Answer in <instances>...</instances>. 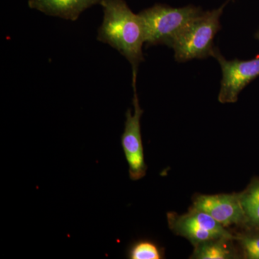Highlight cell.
Masks as SVG:
<instances>
[{
	"instance_id": "1",
	"label": "cell",
	"mask_w": 259,
	"mask_h": 259,
	"mask_svg": "<svg viewBox=\"0 0 259 259\" xmlns=\"http://www.w3.org/2000/svg\"><path fill=\"white\" fill-rule=\"evenodd\" d=\"M100 5L104 18L97 40L108 44L129 61L135 84L139 65L144 61L142 49L146 34L142 19L135 14L125 0H103Z\"/></svg>"
},
{
	"instance_id": "2",
	"label": "cell",
	"mask_w": 259,
	"mask_h": 259,
	"mask_svg": "<svg viewBox=\"0 0 259 259\" xmlns=\"http://www.w3.org/2000/svg\"><path fill=\"white\" fill-rule=\"evenodd\" d=\"M203 13L199 8L186 6L175 8L156 4L139 13L144 23L146 47H172L177 37L196 18Z\"/></svg>"
},
{
	"instance_id": "3",
	"label": "cell",
	"mask_w": 259,
	"mask_h": 259,
	"mask_svg": "<svg viewBox=\"0 0 259 259\" xmlns=\"http://www.w3.org/2000/svg\"><path fill=\"white\" fill-rule=\"evenodd\" d=\"M230 1H226L218 9L203 12L181 32L171 47L177 61L185 62L212 56L214 48L213 40L221 28L220 18Z\"/></svg>"
},
{
	"instance_id": "4",
	"label": "cell",
	"mask_w": 259,
	"mask_h": 259,
	"mask_svg": "<svg viewBox=\"0 0 259 259\" xmlns=\"http://www.w3.org/2000/svg\"><path fill=\"white\" fill-rule=\"evenodd\" d=\"M168 227L174 233L183 237L193 246L217 238H234L231 233L207 213L191 208L183 214L175 212L167 214Z\"/></svg>"
},
{
	"instance_id": "5",
	"label": "cell",
	"mask_w": 259,
	"mask_h": 259,
	"mask_svg": "<svg viewBox=\"0 0 259 259\" xmlns=\"http://www.w3.org/2000/svg\"><path fill=\"white\" fill-rule=\"evenodd\" d=\"M133 88L134 112L132 114L131 109L126 112L125 128L121 136V145L128 164L130 178L133 181H138L146 176L148 166L145 162L141 130V118L144 110L140 107L136 84H133Z\"/></svg>"
},
{
	"instance_id": "6",
	"label": "cell",
	"mask_w": 259,
	"mask_h": 259,
	"mask_svg": "<svg viewBox=\"0 0 259 259\" xmlns=\"http://www.w3.org/2000/svg\"><path fill=\"white\" fill-rule=\"evenodd\" d=\"M212 56L217 59L222 69L218 100L223 104L234 103L242 90L259 76V55L249 61H228L214 48Z\"/></svg>"
},
{
	"instance_id": "7",
	"label": "cell",
	"mask_w": 259,
	"mask_h": 259,
	"mask_svg": "<svg viewBox=\"0 0 259 259\" xmlns=\"http://www.w3.org/2000/svg\"><path fill=\"white\" fill-rule=\"evenodd\" d=\"M192 208L207 213L226 228L231 226H246L239 193L199 194L194 197Z\"/></svg>"
},
{
	"instance_id": "8",
	"label": "cell",
	"mask_w": 259,
	"mask_h": 259,
	"mask_svg": "<svg viewBox=\"0 0 259 259\" xmlns=\"http://www.w3.org/2000/svg\"><path fill=\"white\" fill-rule=\"evenodd\" d=\"M103 0H28L30 9L38 10L49 16L76 21L80 15Z\"/></svg>"
},
{
	"instance_id": "9",
	"label": "cell",
	"mask_w": 259,
	"mask_h": 259,
	"mask_svg": "<svg viewBox=\"0 0 259 259\" xmlns=\"http://www.w3.org/2000/svg\"><path fill=\"white\" fill-rule=\"evenodd\" d=\"M234 238H217L202 242L194 246L192 259L241 258L238 247L234 245Z\"/></svg>"
},
{
	"instance_id": "10",
	"label": "cell",
	"mask_w": 259,
	"mask_h": 259,
	"mask_svg": "<svg viewBox=\"0 0 259 259\" xmlns=\"http://www.w3.org/2000/svg\"><path fill=\"white\" fill-rule=\"evenodd\" d=\"M245 219V228H259V179H253L239 193Z\"/></svg>"
},
{
	"instance_id": "11",
	"label": "cell",
	"mask_w": 259,
	"mask_h": 259,
	"mask_svg": "<svg viewBox=\"0 0 259 259\" xmlns=\"http://www.w3.org/2000/svg\"><path fill=\"white\" fill-rule=\"evenodd\" d=\"M241 257L245 259H259V228H245L235 234Z\"/></svg>"
},
{
	"instance_id": "12",
	"label": "cell",
	"mask_w": 259,
	"mask_h": 259,
	"mask_svg": "<svg viewBox=\"0 0 259 259\" xmlns=\"http://www.w3.org/2000/svg\"><path fill=\"white\" fill-rule=\"evenodd\" d=\"M126 256L130 259H161L163 250L151 240H139L129 245Z\"/></svg>"
},
{
	"instance_id": "13",
	"label": "cell",
	"mask_w": 259,
	"mask_h": 259,
	"mask_svg": "<svg viewBox=\"0 0 259 259\" xmlns=\"http://www.w3.org/2000/svg\"><path fill=\"white\" fill-rule=\"evenodd\" d=\"M255 37H256V38L258 39V40H259V30L258 32H257V33L255 34Z\"/></svg>"
}]
</instances>
